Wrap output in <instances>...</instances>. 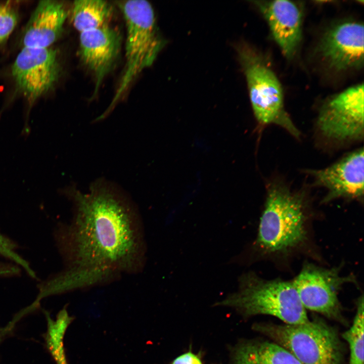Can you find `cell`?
<instances>
[{"mask_svg":"<svg viewBox=\"0 0 364 364\" xmlns=\"http://www.w3.org/2000/svg\"><path fill=\"white\" fill-rule=\"evenodd\" d=\"M113 13L111 5L101 0H79L74 2L71 18L75 29L80 33L108 25Z\"/></svg>","mask_w":364,"mask_h":364,"instance_id":"16","label":"cell"},{"mask_svg":"<svg viewBox=\"0 0 364 364\" xmlns=\"http://www.w3.org/2000/svg\"><path fill=\"white\" fill-rule=\"evenodd\" d=\"M316 185L328 191L323 202L344 198L362 202L364 183V153L362 148L346 155L326 168L309 173Z\"/></svg>","mask_w":364,"mask_h":364,"instance_id":"11","label":"cell"},{"mask_svg":"<svg viewBox=\"0 0 364 364\" xmlns=\"http://www.w3.org/2000/svg\"><path fill=\"white\" fill-rule=\"evenodd\" d=\"M267 21L275 41L288 59L294 57L302 39L303 10L295 2L255 1Z\"/></svg>","mask_w":364,"mask_h":364,"instance_id":"12","label":"cell"},{"mask_svg":"<svg viewBox=\"0 0 364 364\" xmlns=\"http://www.w3.org/2000/svg\"><path fill=\"white\" fill-rule=\"evenodd\" d=\"M60 73L57 53L50 48L23 47L12 68L17 90L30 104L54 88Z\"/></svg>","mask_w":364,"mask_h":364,"instance_id":"9","label":"cell"},{"mask_svg":"<svg viewBox=\"0 0 364 364\" xmlns=\"http://www.w3.org/2000/svg\"><path fill=\"white\" fill-rule=\"evenodd\" d=\"M306 206L302 194L280 184H271L251 255L236 263L249 256L287 255L303 246L308 237Z\"/></svg>","mask_w":364,"mask_h":364,"instance_id":"2","label":"cell"},{"mask_svg":"<svg viewBox=\"0 0 364 364\" xmlns=\"http://www.w3.org/2000/svg\"><path fill=\"white\" fill-rule=\"evenodd\" d=\"M71 223L58 235L67 267L42 284L48 296L108 282L137 272L145 260L141 222L133 203L117 187L105 180L83 194L71 187Z\"/></svg>","mask_w":364,"mask_h":364,"instance_id":"1","label":"cell"},{"mask_svg":"<svg viewBox=\"0 0 364 364\" xmlns=\"http://www.w3.org/2000/svg\"><path fill=\"white\" fill-rule=\"evenodd\" d=\"M16 246L14 243L0 233V254L21 266L30 276L35 278L36 275L28 262L16 252Z\"/></svg>","mask_w":364,"mask_h":364,"instance_id":"20","label":"cell"},{"mask_svg":"<svg viewBox=\"0 0 364 364\" xmlns=\"http://www.w3.org/2000/svg\"><path fill=\"white\" fill-rule=\"evenodd\" d=\"M238 284L235 292L215 305L230 307L245 316H274L288 325L309 320L293 281L266 280L249 271L239 277Z\"/></svg>","mask_w":364,"mask_h":364,"instance_id":"3","label":"cell"},{"mask_svg":"<svg viewBox=\"0 0 364 364\" xmlns=\"http://www.w3.org/2000/svg\"><path fill=\"white\" fill-rule=\"evenodd\" d=\"M16 8L10 2L0 3V47L7 41L17 25Z\"/></svg>","mask_w":364,"mask_h":364,"instance_id":"19","label":"cell"},{"mask_svg":"<svg viewBox=\"0 0 364 364\" xmlns=\"http://www.w3.org/2000/svg\"><path fill=\"white\" fill-rule=\"evenodd\" d=\"M19 268L15 265L0 262V277H9L18 275Z\"/></svg>","mask_w":364,"mask_h":364,"instance_id":"22","label":"cell"},{"mask_svg":"<svg viewBox=\"0 0 364 364\" xmlns=\"http://www.w3.org/2000/svg\"><path fill=\"white\" fill-rule=\"evenodd\" d=\"M67 16V11L61 2L40 1L23 32V47L50 48L61 36Z\"/></svg>","mask_w":364,"mask_h":364,"instance_id":"14","label":"cell"},{"mask_svg":"<svg viewBox=\"0 0 364 364\" xmlns=\"http://www.w3.org/2000/svg\"><path fill=\"white\" fill-rule=\"evenodd\" d=\"M232 364H302L290 352L274 342L247 341L233 352Z\"/></svg>","mask_w":364,"mask_h":364,"instance_id":"15","label":"cell"},{"mask_svg":"<svg viewBox=\"0 0 364 364\" xmlns=\"http://www.w3.org/2000/svg\"><path fill=\"white\" fill-rule=\"evenodd\" d=\"M254 328L302 364H341L343 348L338 334L322 320L298 325L259 324Z\"/></svg>","mask_w":364,"mask_h":364,"instance_id":"5","label":"cell"},{"mask_svg":"<svg viewBox=\"0 0 364 364\" xmlns=\"http://www.w3.org/2000/svg\"><path fill=\"white\" fill-rule=\"evenodd\" d=\"M48 330L46 341L48 348L57 364H68L63 347V338L66 330L72 318L65 308L58 314L55 320L47 314Z\"/></svg>","mask_w":364,"mask_h":364,"instance_id":"17","label":"cell"},{"mask_svg":"<svg viewBox=\"0 0 364 364\" xmlns=\"http://www.w3.org/2000/svg\"><path fill=\"white\" fill-rule=\"evenodd\" d=\"M121 42L119 32L108 25L80 33L81 59L95 77L93 97L97 94L104 78L116 62Z\"/></svg>","mask_w":364,"mask_h":364,"instance_id":"13","label":"cell"},{"mask_svg":"<svg viewBox=\"0 0 364 364\" xmlns=\"http://www.w3.org/2000/svg\"><path fill=\"white\" fill-rule=\"evenodd\" d=\"M116 4L126 23L125 68L111 103L100 116L101 120L114 109L135 78L153 64L164 45L149 2L131 0L118 1Z\"/></svg>","mask_w":364,"mask_h":364,"instance_id":"4","label":"cell"},{"mask_svg":"<svg viewBox=\"0 0 364 364\" xmlns=\"http://www.w3.org/2000/svg\"><path fill=\"white\" fill-rule=\"evenodd\" d=\"M363 84L351 86L326 101L316 125L326 139L338 143L358 141L363 137Z\"/></svg>","mask_w":364,"mask_h":364,"instance_id":"7","label":"cell"},{"mask_svg":"<svg viewBox=\"0 0 364 364\" xmlns=\"http://www.w3.org/2000/svg\"><path fill=\"white\" fill-rule=\"evenodd\" d=\"M340 271L338 267L327 268L311 263L304 264L293 283L306 310L329 318H340L338 292L344 284L355 283L356 280L353 275L343 276Z\"/></svg>","mask_w":364,"mask_h":364,"instance_id":"8","label":"cell"},{"mask_svg":"<svg viewBox=\"0 0 364 364\" xmlns=\"http://www.w3.org/2000/svg\"><path fill=\"white\" fill-rule=\"evenodd\" d=\"M363 25L352 20L338 23L323 35L317 52L325 66L335 72L360 69L363 65Z\"/></svg>","mask_w":364,"mask_h":364,"instance_id":"10","label":"cell"},{"mask_svg":"<svg viewBox=\"0 0 364 364\" xmlns=\"http://www.w3.org/2000/svg\"><path fill=\"white\" fill-rule=\"evenodd\" d=\"M171 364H203L200 358L195 354L188 352L183 353L172 361Z\"/></svg>","mask_w":364,"mask_h":364,"instance_id":"21","label":"cell"},{"mask_svg":"<svg viewBox=\"0 0 364 364\" xmlns=\"http://www.w3.org/2000/svg\"><path fill=\"white\" fill-rule=\"evenodd\" d=\"M363 297L356 302V311L351 326L343 334L350 349V364H363Z\"/></svg>","mask_w":364,"mask_h":364,"instance_id":"18","label":"cell"},{"mask_svg":"<svg viewBox=\"0 0 364 364\" xmlns=\"http://www.w3.org/2000/svg\"><path fill=\"white\" fill-rule=\"evenodd\" d=\"M255 117L263 125L275 124L293 136L300 132L285 111L280 82L272 69L259 54L247 47L239 50Z\"/></svg>","mask_w":364,"mask_h":364,"instance_id":"6","label":"cell"}]
</instances>
